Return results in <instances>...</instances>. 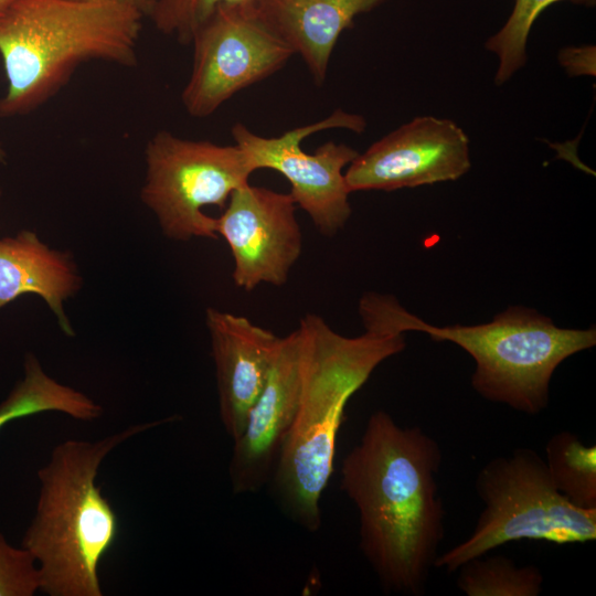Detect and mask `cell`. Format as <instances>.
<instances>
[{
    "mask_svg": "<svg viewBox=\"0 0 596 596\" xmlns=\"http://www.w3.org/2000/svg\"><path fill=\"white\" fill-rule=\"evenodd\" d=\"M370 310L394 333L422 331L435 341H450L473 359V390L483 398L528 415L550 402V382L567 358L596 344V329H567L534 309L514 306L491 322L436 327L404 309L396 298L374 292Z\"/></svg>",
    "mask_w": 596,
    "mask_h": 596,
    "instance_id": "5",
    "label": "cell"
},
{
    "mask_svg": "<svg viewBox=\"0 0 596 596\" xmlns=\"http://www.w3.org/2000/svg\"><path fill=\"white\" fill-rule=\"evenodd\" d=\"M216 219V234L234 260L233 280L251 291L260 284L283 286L299 259L302 234L289 193L246 183L231 194Z\"/></svg>",
    "mask_w": 596,
    "mask_h": 596,
    "instance_id": "10",
    "label": "cell"
},
{
    "mask_svg": "<svg viewBox=\"0 0 596 596\" xmlns=\"http://www.w3.org/2000/svg\"><path fill=\"white\" fill-rule=\"evenodd\" d=\"M190 44L192 67L181 103L196 118L212 115L242 89L278 72L294 55L262 22L252 2L217 6Z\"/></svg>",
    "mask_w": 596,
    "mask_h": 596,
    "instance_id": "8",
    "label": "cell"
},
{
    "mask_svg": "<svg viewBox=\"0 0 596 596\" xmlns=\"http://www.w3.org/2000/svg\"><path fill=\"white\" fill-rule=\"evenodd\" d=\"M143 17L121 0H13L0 12V118L42 107L84 63L136 66Z\"/></svg>",
    "mask_w": 596,
    "mask_h": 596,
    "instance_id": "3",
    "label": "cell"
},
{
    "mask_svg": "<svg viewBox=\"0 0 596 596\" xmlns=\"http://www.w3.org/2000/svg\"><path fill=\"white\" fill-rule=\"evenodd\" d=\"M7 158H8L7 150L3 143L0 141V163H6Z\"/></svg>",
    "mask_w": 596,
    "mask_h": 596,
    "instance_id": "23",
    "label": "cell"
},
{
    "mask_svg": "<svg viewBox=\"0 0 596 596\" xmlns=\"http://www.w3.org/2000/svg\"><path fill=\"white\" fill-rule=\"evenodd\" d=\"M456 572V585L467 596H538L544 579L538 566H518L505 555L473 557Z\"/></svg>",
    "mask_w": 596,
    "mask_h": 596,
    "instance_id": "18",
    "label": "cell"
},
{
    "mask_svg": "<svg viewBox=\"0 0 596 596\" xmlns=\"http://www.w3.org/2000/svg\"><path fill=\"white\" fill-rule=\"evenodd\" d=\"M302 341L298 328L279 338L265 384L234 439L228 476L235 494L257 492L272 478L294 422L301 387Z\"/></svg>",
    "mask_w": 596,
    "mask_h": 596,
    "instance_id": "12",
    "label": "cell"
},
{
    "mask_svg": "<svg viewBox=\"0 0 596 596\" xmlns=\"http://www.w3.org/2000/svg\"><path fill=\"white\" fill-rule=\"evenodd\" d=\"M121 1L135 7L136 9L141 11L145 17L146 15L148 17L151 4H152V0H121Z\"/></svg>",
    "mask_w": 596,
    "mask_h": 596,
    "instance_id": "22",
    "label": "cell"
},
{
    "mask_svg": "<svg viewBox=\"0 0 596 596\" xmlns=\"http://www.w3.org/2000/svg\"><path fill=\"white\" fill-rule=\"evenodd\" d=\"M44 412H60L91 422L103 415V407L86 394L51 377L33 353L24 359V377L0 403V430L9 423Z\"/></svg>",
    "mask_w": 596,
    "mask_h": 596,
    "instance_id": "16",
    "label": "cell"
},
{
    "mask_svg": "<svg viewBox=\"0 0 596 596\" xmlns=\"http://www.w3.org/2000/svg\"><path fill=\"white\" fill-rule=\"evenodd\" d=\"M441 461L436 439L381 409L342 461L340 487L358 510L359 547L387 594L425 593L445 536Z\"/></svg>",
    "mask_w": 596,
    "mask_h": 596,
    "instance_id": "1",
    "label": "cell"
},
{
    "mask_svg": "<svg viewBox=\"0 0 596 596\" xmlns=\"http://www.w3.org/2000/svg\"><path fill=\"white\" fill-rule=\"evenodd\" d=\"M545 464L555 488L574 505L596 510V447L568 430L545 445Z\"/></svg>",
    "mask_w": 596,
    "mask_h": 596,
    "instance_id": "17",
    "label": "cell"
},
{
    "mask_svg": "<svg viewBox=\"0 0 596 596\" xmlns=\"http://www.w3.org/2000/svg\"><path fill=\"white\" fill-rule=\"evenodd\" d=\"M82 285L73 255L52 248L33 231L0 237V310L23 295H36L53 312L62 332L74 337L64 304Z\"/></svg>",
    "mask_w": 596,
    "mask_h": 596,
    "instance_id": "14",
    "label": "cell"
},
{
    "mask_svg": "<svg viewBox=\"0 0 596 596\" xmlns=\"http://www.w3.org/2000/svg\"><path fill=\"white\" fill-rule=\"evenodd\" d=\"M570 1L575 4L593 7L596 0H515L514 7L504 25L485 46L499 57L494 75L497 85L504 84L526 61V42L533 23L550 6Z\"/></svg>",
    "mask_w": 596,
    "mask_h": 596,
    "instance_id": "19",
    "label": "cell"
},
{
    "mask_svg": "<svg viewBox=\"0 0 596 596\" xmlns=\"http://www.w3.org/2000/svg\"><path fill=\"white\" fill-rule=\"evenodd\" d=\"M173 415L135 424L96 441L67 439L56 445L38 471L35 515L21 546L34 557L40 590L49 596H102L98 567L117 541L118 517L96 485L104 459L131 437Z\"/></svg>",
    "mask_w": 596,
    "mask_h": 596,
    "instance_id": "4",
    "label": "cell"
},
{
    "mask_svg": "<svg viewBox=\"0 0 596 596\" xmlns=\"http://www.w3.org/2000/svg\"><path fill=\"white\" fill-rule=\"evenodd\" d=\"M1 195H2V190H1V187H0V199H1Z\"/></svg>",
    "mask_w": 596,
    "mask_h": 596,
    "instance_id": "25",
    "label": "cell"
},
{
    "mask_svg": "<svg viewBox=\"0 0 596 596\" xmlns=\"http://www.w3.org/2000/svg\"><path fill=\"white\" fill-rule=\"evenodd\" d=\"M205 324L215 365L220 417L234 440L265 384L279 337L244 316L212 307Z\"/></svg>",
    "mask_w": 596,
    "mask_h": 596,
    "instance_id": "13",
    "label": "cell"
},
{
    "mask_svg": "<svg viewBox=\"0 0 596 596\" xmlns=\"http://www.w3.org/2000/svg\"><path fill=\"white\" fill-rule=\"evenodd\" d=\"M364 329L359 337H344L312 313L305 315L298 326L302 341L299 403L269 481L283 512L309 532L321 525L320 498L333 471L349 400L383 361L406 345L401 333Z\"/></svg>",
    "mask_w": 596,
    "mask_h": 596,
    "instance_id": "2",
    "label": "cell"
},
{
    "mask_svg": "<svg viewBox=\"0 0 596 596\" xmlns=\"http://www.w3.org/2000/svg\"><path fill=\"white\" fill-rule=\"evenodd\" d=\"M365 125L362 116L337 109L320 121L277 137H262L240 123L232 127V136L255 170L272 169L288 180L296 205L309 215L322 235L332 237L344 227L352 212L343 169L358 151L345 143L328 141L308 153L301 142L315 132L331 128L362 132Z\"/></svg>",
    "mask_w": 596,
    "mask_h": 596,
    "instance_id": "9",
    "label": "cell"
},
{
    "mask_svg": "<svg viewBox=\"0 0 596 596\" xmlns=\"http://www.w3.org/2000/svg\"><path fill=\"white\" fill-rule=\"evenodd\" d=\"M145 179L140 200L172 241L217 240L216 219L205 206L223 210L237 188L256 171L235 143L179 137L158 130L145 147Z\"/></svg>",
    "mask_w": 596,
    "mask_h": 596,
    "instance_id": "7",
    "label": "cell"
},
{
    "mask_svg": "<svg viewBox=\"0 0 596 596\" xmlns=\"http://www.w3.org/2000/svg\"><path fill=\"white\" fill-rule=\"evenodd\" d=\"M385 0H253L262 22L294 54H299L317 85L324 83L339 36L356 15Z\"/></svg>",
    "mask_w": 596,
    "mask_h": 596,
    "instance_id": "15",
    "label": "cell"
},
{
    "mask_svg": "<svg viewBox=\"0 0 596 596\" xmlns=\"http://www.w3.org/2000/svg\"><path fill=\"white\" fill-rule=\"evenodd\" d=\"M13 0H0V12L3 11Z\"/></svg>",
    "mask_w": 596,
    "mask_h": 596,
    "instance_id": "24",
    "label": "cell"
},
{
    "mask_svg": "<svg viewBox=\"0 0 596 596\" xmlns=\"http://www.w3.org/2000/svg\"><path fill=\"white\" fill-rule=\"evenodd\" d=\"M469 138L453 120L415 117L358 153L344 171L351 192L453 181L470 169Z\"/></svg>",
    "mask_w": 596,
    "mask_h": 596,
    "instance_id": "11",
    "label": "cell"
},
{
    "mask_svg": "<svg viewBox=\"0 0 596 596\" xmlns=\"http://www.w3.org/2000/svg\"><path fill=\"white\" fill-rule=\"evenodd\" d=\"M475 488L483 503L470 535L443 554L435 567L454 573L465 562L513 541L554 544L596 540V510L574 505L554 486L545 460L532 448L490 459Z\"/></svg>",
    "mask_w": 596,
    "mask_h": 596,
    "instance_id": "6",
    "label": "cell"
},
{
    "mask_svg": "<svg viewBox=\"0 0 596 596\" xmlns=\"http://www.w3.org/2000/svg\"><path fill=\"white\" fill-rule=\"evenodd\" d=\"M40 590V573L32 554L12 546L0 532V596H33Z\"/></svg>",
    "mask_w": 596,
    "mask_h": 596,
    "instance_id": "21",
    "label": "cell"
},
{
    "mask_svg": "<svg viewBox=\"0 0 596 596\" xmlns=\"http://www.w3.org/2000/svg\"><path fill=\"white\" fill-rule=\"evenodd\" d=\"M253 0H152L148 17L156 29L190 44L193 33L220 4H244Z\"/></svg>",
    "mask_w": 596,
    "mask_h": 596,
    "instance_id": "20",
    "label": "cell"
}]
</instances>
